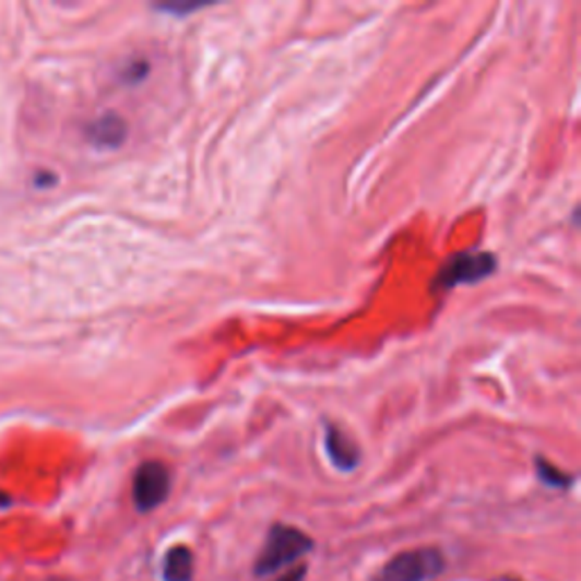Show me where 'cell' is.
I'll return each instance as SVG.
<instances>
[{
  "mask_svg": "<svg viewBox=\"0 0 581 581\" xmlns=\"http://www.w3.org/2000/svg\"><path fill=\"white\" fill-rule=\"evenodd\" d=\"M313 549L311 536H307L303 530L290 525H273L266 538L264 549L254 564V574L266 577L275 574L286 566H294L307 552Z\"/></svg>",
  "mask_w": 581,
  "mask_h": 581,
  "instance_id": "6da1fadb",
  "label": "cell"
},
{
  "mask_svg": "<svg viewBox=\"0 0 581 581\" xmlns=\"http://www.w3.org/2000/svg\"><path fill=\"white\" fill-rule=\"evenodd\" d=\"M446 570V557L439 547H416L395 555L372 581H431Z\"/></svg>",
  "mask_w": 581,
  "mask_h": 581,
  "instance_id": "7a4b0ae2",
  "label": "cell"
},
{
  "mask_svg": "<svg viewBox=\"0 0 581 581\" xmlns=\"http://www.w3.org/2000/svg\"><path fill=\"white\" fill-rule=\"evenodd\" d=\"M498 269V259L493 252H459L452 254L434 280V288H454L461 284H477L490 277Z\"/></svg>",
  "mask_w": 581,
  "mask_h": 581,
  "instance_id": "3957f363",
  "label": "cell"
},
{
  "mask_svg": "<svg viewBox=\"0 0 581 581\" xmlns=\"http://www.w3.org/2000/svg\"><path fill=\"white\" fill-rule=\"evenodd\" d=\"M170 490V473L162 461H145L132 479V500L139 511H153L166 502Z\"/></svg>",
  "mask_w": 581,
  "mask_h": 581,
  "instance_id": "277c9868",
  "label": "cell"
},
{
  "mask_svg": "<svg viewBox=\"0 0 581 581\" xmlns=\"http://www.w3.org/2000/svg\"><path fill=\"white\" fill-rule=\"evenodd\" d=\"M325 450L339 471H355L361 461L357 443L334 425L325 427Z\"/></svg>",
  "mask_w": 581,
  "mask_h": 581,
  "instance_id": "5b68a950",
  "label": "cell"
},
{
  "mask_svg": "<svg viewBox=\"0 0 581 581\" xmlns=\"http://www.w3.org/2000/svg\"><path fill=\"white\" fill-rule=\"evenodd\" d=\"M86 134H90V139L100 145V149H119L128 134V126L119 114H105L86 128Z\"/></svg>",
  "mask_w": 581,
  "mask_h": 581,
  "instance_id": "8992f818",
  "label": "cell"
},
{
  "mask_svg": "<svg viewBox=\"0 0 581 581\" xmlns=\"http://www.w3.org/2000/svg\"><path fill=\"white\" fill-rule=\"evenodd\" d=\"M164 581H191L193 579V555L187 545L170 547L162 564Z\"/></svg>",
  "mask_w": 581,
  "mask_h": 581,
  "instance_id": "52a82bcc",
  "label": "cell"
},
{
  "mask_svg": "<svg viewBox=\"0 0 581 581\" xmlns=\"http://www.w3.org/2000/svg\"><path fill=\"white\" fill-rule=\"evenodd\" d=\"M536 473H538V479L552 488H568L572 484V477L564 471H559L557 466H552L549 461H545L543 456L536 459Z\"/></svg>",
  "mask_w": 581,
  "mask_h": 581,
  "instance_id": "ba28073f",
  "label": "cell"
},
{
  "mask_svg": "<svg viewBox=\"0 0 581 581\" xmlns=\"http://www.w3.org/2000/svg\"><path fill=\"white\" fill-rule=\"evenodd\" d=\"M305 577H307V566L298 564V566H290L282 574H277L273 581H305Z\"/></svg>",
  "mask_w": 581,
  "mask_h": 581,
  "instance_id": "9c48e42d",
  "label": "cell"
}]
</instances>
